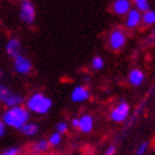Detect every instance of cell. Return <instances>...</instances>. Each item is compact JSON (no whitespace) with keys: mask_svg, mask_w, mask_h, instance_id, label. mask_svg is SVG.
<instances>
[{"mask_svg":"<svg viewBox=\"0 0 155 155\" xmlns=\"http://www.w3.org/2000/svg\"><path fill=\"white\" fill-rule=\"evenodd\" d=\"M19 154V149L18 148H9L5 151L2 153V155H18Z\"/></svg>","mask_w":155,"mask_h":155,"instance_id":"obj_22","label":"cell"},{"mask_svg":"<svg viewBox=\"0 0 155 155\" xmlns=\"http://www.w3.org/2000/svg\"><path fill=\"white\" fill-rule=\"evenodd\" d=\"M115 153H116V148L114 145H111V146H108V148L106 149L104 155H115Z\"/></svg>","mask_w":155,"mask_h":155,"instance_id":"obj_23","label":"cell"},{"mask_svg":"<svg viewBox=\"0 0 155 155\" xmlns=\"http://www.w3.org/2000/svg\"><path fill=\"white\" fill-rule=\"evenodd\" d=\"M112 9L117 15H125V14L127 15L129 12L131 10L130 2L129 0H116V2L114 3Z\"/></svg>","mask_w":155,"mask_h":155,"instance_id":"obj_13","label":"cell"},{"mask_svg":"<svg viewBox=\"0 0 155 155\" xmlns=\"http://www.w3.org/2000/svg\"><path fill=\"white\" fill-rule=\"evenodd\" d=\"M20 19L27 24H33L35 20V8L28 0L23 2L20 5Z\"/></svg>","mask_w":155,"mask_h":155,"instance_id":"obj_6","label":"cell"},{"mask_svg":"<svg viewBox=\"0 0 155 155\" xmlns=\"http://www.w3.org/2000/svg\"><path fill=\"white\" fill-rule=\"evenodd\" d=\"M0 101H2L8 108H12V107L21 106L23 97L19 96V95L13 94V92L8 87L2 86V87H0Z\"/></svg>","mask_w":155,"mask_h":155,"instance_id":"obj_3","label":"cell"},{"mask_svg":"<svg viewBox=\"0 0 155 155\" xmlns=\"http://www.w3.org/2000/svg\"><path fill=\"white\" fill-rule=\"evenodd\" d=\"M14 69L20 74H28L32 72V62L25 56L20 54L19 57L14 58Z\"/></svg>","mask_w":155,"mask_h":155,"instance_id":"obj_7","label":"cell"},{"mask_svg":"<svg viewBox=\"0 0 155 155\" xmlns=\"http://www.w3.org/2000/svg\"><path fill=\"white\" fill-rule=\"evenodd\" d=\"M148 145H149V143H146V141L141 143L136 150V155H145V151L148 150Z\"/></svg>","mask_w":155,"mask_h":155,"instance_id":"obj_21","label":"cell"},{"mask_svg":"<svg viewBox=\"0 0 155 155\" xmlns=\"http://www.w3.org/2000/svg\"><path fill=\"white\" fill-rule=\"evenodd\" d=\"M29 119H30V114L28 108L23 106H17V107L6 108L3 114L2 121L6 126L20 130L25 124L29 122Z\"/></svg>","mask_w":155,"mask_h":155,"instance_id":"obj_1","label":"cell"},{"mask_svg":"<svg viewBox=\"0 0 155 155\" xmlns=\"http://www.w3.org/2000/svg\"><path fill=\"white\" fill-rule=\"evenodd\" d=\"M52 106H53L52 100L47 96H44L43 94L32 95L27 100V104H25V107L28 108L29 112L39 114V115H44L49 112Z\"/></svg>","mask_w":155,"mask_h":155,"instance_id":"obj_2","label":"cell"},{"mask_svg":"<svg viewBox=\"0 0 155 155\" xmlns=\"http://www.w3.org/2000/svg\"><path fill=\"white\" fill-rule=\"evenodd\" d=\"M20 49H21V45H20L19 39H17V38H12V39H9L6 43V45H5L6 53L13 58H17V57L20 56L21 54Z\"/></svg>","mask_w":155,"mask_h":155,"instance_id":"obj_9","label":"cell"},{"mask_svg":"<svg viewBox=\"0 0 155 155\" xmlns=\"http://www.w3.org/2000/svg\"><path fill=\"white\" fill-rule=\"evenodd\" d=\"M48 143L51 146H58L62 143V135L58 133H53L51 135V137L48 139Z\"/></svg>","mask_w":155,"mask_h":155,"instance_id":"obj_19","label":"cell"},{"mask_svg":"<svg viewBox=\"0 0 155 155\" xmlns=\"http://www.w3.org/2000/svg\"><path fill=\"white\" fill-rule=\"evenodd\" d=\"M126 43V35L121 29H114L108 35V45L112 51H120Z\"/></svg>","mask_w":155,"mask_h":155,"instance_id":"obj_4","label":"cell"},{"mask_svg":"<svg viewBox=\"0 0 155 155\" xmlns=\"http://www.w3.org/2000/svg\"><path fill=\"white\" fill-rule=\"evenodd\" d=\"M5 127H6V125L2 121V122H0V136H4V134H5Z\"/></svg>","mask_w":155,"mask_h":155,"instance_id":"obj_24","label":"cell"},{"mask_svg":"<svg viewBox=\"0 0 155 155\" xmlns=\"http://www.w3.org/2000/svg\"><path fill=\"white\" fill-rule=\"evenodd\" d=\"M56 129H57V131L56 133H58V134H61V135H63V134H66L67 131H68V124L67 122H58L57 124V126H56Z\"/></svg>","mask_w":155,"mask_h":155,"instance_id":"obj_20","label":"cell"},{"mask_svg":"<svg viewBox=\"0 0 155 155\" xmlns=\"http://www.w3.org/2000/svg\"><path fill=\"white\" fill-rule=\"evenodd\" d=\"M92 129H94V119H92V116L86 114L83 115L82 117H80V127L78 130L83 134H90Z\"/></svg>","mask_w":155,"mask_h":155,"instance_id":"obj_11","label":"cell"},{"mask_svg":"<svg viewBox=\"0 0 155 155\" xmlns=\"http://www.w3.org/2000/svg\"><path fill=\"white\" fill-rule=\"evenodd\" d=\"M130 114V106L126 101H122L111 111V120L115 122H124Z\"/></svg>","mask_w":155,"mask_h":155,"instance_id":"obj_5","label":"cell"},{"mask_svg":"<svg viewBox=\"0 0 155 155\" xmlns=\"http://www.w3.org/2000/svg\"><path fill=\"white\" fill-rule=\"evenodd\" d=\"M48 145H49L48 140H39V141H37V143L34 144V146H33V150H34L35 153L44 151V150H47Z\"/></svg>","mask_w":155,"mask_h":155,"instance_id":"obj_18","label":"cell"},{"mask_svg":"<svg viewBox=\"0 0 155 155\" xmlns=\"http://www.w3.org/2000/svg\"><path fill=\"white\" fill-rule=\"evenodd\" d=\"M91 64H92V68H94L95 71H101V69L104 68V66H105L104 58H102V57H100V56H96V57L92 58Z\"/></svg>","mask_w":155,"mask_h":155,"instance_id":"obj_17","label":"cell"},{"mask_svg":"<svg viewBox=\"0 0 155 155\" xmlns=\"http://www.w3.org/2000/svg\"><path fill=\"white\" fill-rule=\"evenodd\" d=\"M20 133L23 135H25V136H33V135H35L38 133V125L34 124V122L29 121L28 124H25V125L20 129Z\"/></svg>","mask_w":155,"mask_h":155,"instance_id":"obj_14","label":"cell"},{"mask_svg":"<svg viewBox=\"0 0 155 155\" xmlns=\"http://www.w3.org/2000/svg\"><path fill=\"white\" fill-rule=\"evenodd\" d=\"M71 125L73 127H76V129H78L80 127V119H73L72 122H71Z\"/></svg>","mask_w":155,"mask_h":155,"instance_id":"obj_25","label":"cell"},{"mask_svg":"<svg viewBox=\"0 0 155 155\" xmlns=\"http://www.w3.org/2000/svg\"><path fill=\"white\" fill-rule=\"evenodd\" d=\"M143 23L146 25H151L155 24V12L154 10H149L143 14Z\"/></svg>","mask_w":155,"mask_h":155,"instance_id":"obj_15","label":"cell"},{"mask_svg":"<svg viewBox=\"0 0 155 155\" xmlns=\"http://www.w3.org/2000/svg\"><path fill=\"white\" fill-rule=\"evenodd\" d=\"M88 98H90V92L83 86L74 87L71 94V100L73 102H84V101H87Z\"/></svg>","mask_w":155,"mask_h":155,"instance_id":"obj_8","label":"cell"},{"mask_svg":"<svg viewBox=\"0 0 155 155\" xmlns=\"http://www.w3.org/2000/svg\"><path fill=\"white\" fill-rule=\"evenodd\" d=\"M144 78H145V74L141 69H139V68L133 69V71H130V73H129V82L135 87L140 86L144 82Z\"/></svg>","mask_w":155,"mask_h":155,"instance_id":"obj_12","label":"cell"},{"mask_svg":"<svg viewBox=\"0 0 155 155\" xmlns=\"http://www.w3.org/2000/svg\"><path fill=\"white\" fill-rule=\"evenodd\" d=\"M143 21V14L137 9H131L126 15V27L127 28H135L139 25V23Z\"/></svg>","mask_w":155,"mask_h":155,"instance_id":"obj_10","label":"cell"},{"mask_svg":"<svg viewBox=\"0 0 155 155\" xmlns=\"http://www.w3.org/2000/svg\"><path fill=\"white\" fill-rule=\"evenodd\" d=\"M135 8L140 13H146V12L150 10L149 2H146V0H136L135 2Z\"/></svg>","mask_w":155,"mask_h":155,"instance_id":"obj_16","label":"cell"}]
</instances>
